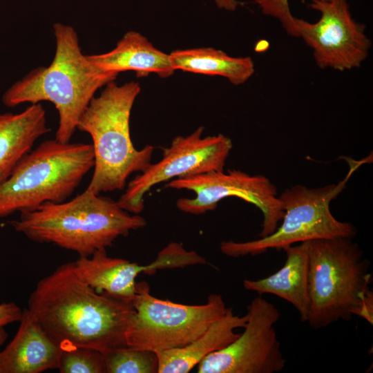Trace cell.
Segmentation results:
<instances>
[{
	"mask_svg": "<svg viewBox=\"0 0 373 373\" xmlns=\"http://www.w3.org/2000/svg\"><path fill=\"white\" fill-rule=\"evenodd\" d=\"M247 321V314L236 315L232 308L227 307L224 316L191 343L181 348L156 353L157 372H189L207 356L231 343L240 334L236 329L243 328Z\"/></svg>",
	"mask_w": 373,
	"mask_h": 373,
	"instance_id": "obj_17",
	"label": "cell"
},
{
	"mask_svg": "<svg viewBox=\"0 0 373 373\" xmlns=\"http://www.w3.org/2000/svg\"><path fill=\"white\" fill-rule=\"evenodd\" d=\"M286 254L284 265L276 272L258 280H243L245 289L259 295L269 294L289 303L306 323L309 307V241L283 249Z\"/></svg>",
	"mask_w": 373,
	"mask_h": 373,
	"instance_id": "obj_15",
	"label": "cell"
},
{
	"mask_svg": "<svg viewBox=\"0 0 373 373\" xmlns=\"http://www.w3.org/2000/svg\"><path fill=\"white\" fill-rule=\"evenodd\" d=\"M244 331L229 345L204 358L198 373H276L286 360L275 329L278 308L261 296L247 306Z\"/></svg>",
	"mask_w": 373,
	"mask_h": 373,
	"instance_id": "obj_12",
	"label": "cell"
},
{
	"mask_svg": "<svg viewBox=\"0 0 373 373\" xmlns=\"http://www.w3.org/2000/svg\"><path fill=\"white\" fill-rule=\"evenodd\" d=\"M349 176L337 184L317 188L295 185L279 196L284 211L280 224L271 234L247 242L223 241L220 251L238 258L256 256L269 249L282 250L296 243L319 239L348 238L356 234L355 227L336 219L329 204L343 189Z\"/></svg>",
	"mask_w": 373,
	"mask_h": 373,
	"instance_id": "obj_7",
	"label": "cell"
},
{
	"mask_svg": "<svg viewBox=\"0 0 373 373\" xmlns=\"http://www.w3.org/2000/svg\"><path fill=\"white\" fill-rule=\"evenodd\" d=\"M73 262L78 276L96 291L132 303L135 295V280L141 273L153 274L157 270L177 268L179 258L173 249L165 247L154 261L142 265L109 257L106 249H101L90 256H79Z\"/></svg>",
	"mask_w": 373,
	"mask_h": 373,
	"instance_id": "obj_13",
	"label": "cell"
},
{
	"mask_svg": "<svg viewBox=\"0 0 373 373\" xmlns=\"http://www.w3.org/2000/svg\"><path fill=\"white\" fill-rule=\"evenodd\" d=\"M141 90L139 83L117 85L111 82L94 97L82 114L77 128L92 139L93 173L86 189L95 194L122 190L133 173L151 163L154 147L137 150L130 133V117Z\"/></svg>",
	"mask_w": 373,
	"mask_h": 373,
	"instance_id": "obj_5",
	"label": "cell"
},
{
	"mask_svg": "<svg viewBox=\"0 0 373 373\" xmlns=\"http://www.w3.org/2000/svg\"><path fill=\"white\" fill-rule=\"evenodd\" d=\"M57 370L61 373H106L104 354L86 347L63 349Z\"/></svg>",
	"mask_w": 373,
	"mask_h": 373,
	"instance_id": "obj_21",
	"label": "cell"
},
{
	"mask_svg": "<svg viewBox=\"0 0 373 373\" xmlns=\"http://www.w3.org/2000/svg\"><path fill=\"white\" fill-rule=\"evenodd\" d=\"M169 57L175 71L220 76L236 86L245 83L255 72L254 62L250 57H231L211 47L176 50Z\"/></svg>",
	"mask_w": 373,
	"mask_h": 373,
	"instance_id": "obj_19",
	"label": "cell"
},
{
	"mask_svg": "<svg viewBox=\"0 0 373 373\" xmlns=\"http://www.w3.org/2000/svg\"><path fill=\"white\" fill-rule=\"evenodd\" d=\"M53 29L56 50L51 64L32 70L15 83L6 91L2 101L8 107L27 102L52 103L59 115L55 139L67 143L97 90L114 82L117 75L104 72L87 60L72 26L57 23Z\"/></svg>",
	"mask_w": 373,
	"mask_h": 373,
	"instance_id": "obj_2",
	"label": "cell"
},
{
	"mask_svg": "<svg viewBox=\"0 0 373 373\" xmlns=\"http://www.w3.org/2000/svg\"><path fill=\"white\" fill-rule=\"evenodd\" d=\"M254 3L263 15L278 19L288 35L296 37L295 17L290 11L289 0H254Z\"/></svg>",
	"mask_w": 373,
	"mask_h": 373,
	"instance_id": "obj_22",
	"label": "cell"
},
{
	"mask_svg": "<svg viewBox=\"0 0 373 373\" xmlns=\"http://www.w3.org/2000/svg\"><path fill=\"white\" fill-rule=\"evenodd\" d=\"M166 186L195 193L193 198H182L176 202L179 210L193 215L213 211L220 200L229 197L255 205L263 216L260 237L272 233L284 215L276 186L262 175H249L236 169L227 173L216 171L173 179Z\"/></svg>",
	"mask_w": 373,
	"mask_h": 373,
	"instance_id": "obj_10",
	"label": "cell"
},
{
	"mask_svg": "<svg viewBox=\"0 0 373 373\" xmlns=\"http://www.w3.org/2000/svg\"><path fill=\"white\" fill-rule=\"evenodd\" d=\"M93 166L91 144L44 141L0 184V218L66 200Z\"/></svg>",
	"mask_w": 373,
	"mask_h": 373,
	"instance_id": "obj_6",
	"label": "cell"
},
{
	"mask_svg": "<svg viewBox=\"0 0 373 373\" xmlns=\"http://www.w3.org/2000/svg\"><path fill=\"white\" fill-rule=\"evenodd\" d=\"M135 310L127 347L159 353L183 347L200 336L227 312L221 295L212 294L202 305H185L151 294L146 281L136 283Z\"/></svg>",
	"mask_w": 373,
	"mask_h": 373,
	"instance_id": "obj_8",
	"label": "cell"
},
{
	"mask_svg": "<svg viewBox=\"0 0 373 373\" xmlns=\"http://www.w3.org/2000/svg\"><path fill=\"white\" fill-rule=\"evenodd\" d=\"M348 238L309 241V307L307 322L326 327L357 316L373 323L370 262Z\"/></svg>",
	"mask_w": 373,
	"mask_h": 373,
	"instance_id": "obj_4",
	"label": "cell"
},
{
	"mask_svg": "<svg viewBox=\"0 0 373 373\" xmlns=\"http://www.w3.org/2000/svg\"><path fill=\"white\" fill-rule=\"evenodd\" d=\"M10 223L34 242L53 244L82 257L111 247L119 237L146 224L143 217L124 210L117 201L86 189L68 201L48 202L20 213Z\"/></svg>",
	"mask_w": 373,
	"mask_h": 373,
	"instance_id": "obj_3",
	"label": "cell"
},
{
	"mask_svg": "<svg viewBox=\"0 0 373 373\" xmlns=\"http://www.w3.org/2000/svg\"><path fill=\"white\" fill-rule=\"evenodd\" d=\"M19 327L0 352V373H40L57 369L62 347L28 309L22 310Z\"/></svg>",
	"mask_w": 373,
	"mask_h": 373,
	"instance_id": "obj_14",
	"label": "cell"
},
{
	"mask_svg": "<svg viewBox=\"0 0 373 373\" xmlns=\"http://www.w3.org/2000/svg\"><path fill=\"white\" fill-rule=\"evenodd\" d=\"M50 131L41 103L31 104L21 113H0V184L32 151L36 141Z\"/></svg>",
	"mask_w": 373,
	"mask_h": 373,
	"instance_id": "obj_18",
	"label": "cell"
},
{
	"mask_svg": "<svg viewBox=\"0 0 373 373\" xmlns=\"http://www.w3.org/2000/svg\"><path fill=\"white\" fill-rule=\"evenodd\" d=\"M309 6L320 13L314 23L294 17L296 37L312 50L316 65L321 69L350 70L367 59L371 41L365 25L352 17L347 0H312Z\"/></svg>",
	"mask_w": 373,
	"mask_h": 373,
	"instance_id": "obj_11",
	"label": "cell"
},
{
	"mask_svg": "<svg viewBox=\"0 0 373 373\" xmlns=\"http://www.w3.org/2000/svg\"><path fill=\"white\" fill-rule=\"evenodd\" d=\"M106 373H156L158 358L155 352L132 347L114 350L104 355Z\"/></svg>",
	"mask_w": 373,
	"mask_h": 373,
	"instance_id": "obj_20",
	"label": "cell"
},
{
	"mask_svg": "<svg viewBox=\"0 0 373 373\" xmlns=\"http://www.w3.org/2000/svg\"><path fill=\"white\" fill-rule=\"evenodd\" d=\"M199 126L186 136L173 138L162 148V157L130 181L117 201L124 210L139 214L144 207V195L157 184L211 171H223L232 149V142L222 134L202 137Z\"/></svg>",
	"mask_w": 373,
	"mask_h": 373,
	"instance_id": "obj_9",
	"label": "cell"
},
{
	"mask_svg": "<svg viewBox=\"0 0 373 373\" xmlns=\"http://www.w3.org/2000/svg\"><path fill=\"white\" fill-rule=\"evenodd\" d=\"M28 309L62 349L86 347L107 354L127 347L132 303L99 293L77 274L73 262L40 280Z\"/></svg>",
	"mask_w": 373,
	"mask_h": 373,
	"instance_id": "obj_1",
	"label": "cell"
},
{
	"mask_svg": "<svg viewBox=\"0 0 373 373\" xmlns=\"http://www.w3.org/2000/svg\"><path fill=\"white\" fill-rule=\"evenodd\" d=\"M22 310L15 303H0V327L12 323L19 322Z\"/></svg>",
	"mask_w": 373,
	"mask_h": 373,
	"instance_id": "obj_23",
	"label": "cell"
},
{
	"mask_svg": "<svg viewBox=\"0 0 373 373\" xmlns=\"http://www.w3.org/2000/svg\"><path fill=\"white\" fill-rule=\"evenodd\" d=\"M213 1L219 9L230 12L236 10L240 4L236 0H213Z\"/></svg>",
	"mask_w": 373,
	"mask_h": 373,
	"instance_id": "obj_24",
	"label": "cell"
},
{
	"mask_svg": "<svg viewBox=\"0 0 373 373\" xmlns=\"http://www.w3.org/2000/svg\"><path fill=\"white\" fill-rule=\"evenodd\" d=\"M86 57L99 70L117 75L131 70L138 77L155 73L166 78L175 72L169 54L155 48L146 37L134 30L127 32L111 51Z\"/></svg>",
	"mask_w": 373,
	"mask_h": 373,
	"instance_id": "obj_16",
	"label": "cell"
},
{
	"mask_svg": "<svg viewBox=\"0 0 373 373\" xmlns=\"http://www.w3.org/2000/svg\"><path fill=\"white\" fill-rule=\"evenodd\" d=\"M8 337V334L4 327H0V347L6 342Z\"/></svg>",
	"mask_w": 373,
	"mask_h": 373,
	"instance_id": "obj_25",
	"label": "cell"
}]
</instances>
